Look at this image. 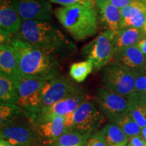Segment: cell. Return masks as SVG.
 Segmentation results:
<instances>
[{"mask_svg": "<svg viewBox=\"0 0 146 146\" xmlns=\"http://www.w3.org/2000/svg\"><path fill=\"white\" fill-rule=\"evenodd\" d=\"M14 36L59 60L69 57L76 50L75 43L52 21H23L21 28Z\"/></svg>", "mask_w": 146, "mask_h": 146, "instance_id": "1", "label": "cell"}, {"mask_svg": "<svg viewBox=\"0 0 146 146\" xmlns=\"http://www.w3.org/2000/svg\"><path fill=\"white\" fill-rule=\"evenodd\" d=\"M10 44L16 52L21 74L23 78L47 81L59 75V60L22 41L15 36Z\"/></svg>", "mask_w": 146, "mask_h": 146, "instance_id": "2", "label": "cell"}, {"mask_svg": "<svg viewBox=\"0 0 146 146\" xmlns=\"http://www.w3.org/2000/svg\"><path fill=\"white\" fill-rule=\"evenodd\" d=\"M54 15L75 41H83L94 36L99 29L94 3L58 7L54 10Z\"/></svg>", "mask_w": 146, "mask_h": 146, "instance_id": "3", "label": "cell"}, {"mask_svg": "<svg viewBox=\"0 0 146 146\" xmlns=\"http://www.w3.org/2000/svg\"><path fill=\"white\" fill-rule=\"evenodd\" d=\"M102 83L104 88L128 98L134 93L135 78L131 71L111 61L102 69Z\"/></svg>", "mask_w": 146, "mask_h": 146, "instance_id": "4", "label": "cell"}, {"mask_svg": "<svg viewBox=\"0 0 146 146\" xmlns=\"http://www.w3.org/2000/svg\"><path fill=\"white\" fill-rule=\"evenodd\" d=\"M115 35L110 31H104L95 39L84 45L81 54L94 64V70H101L112 61L114 56L113 41Z\"/></svg>", "mask_w": 146, "mask_h": 146, "instance_id": "5", "label": "cell"}, {"mask_svg": "<svg viewBox=\"0 0 146 146\" xmlns=\"http://www.w3.org/2000/svg\"><path fill=\"white\" fill-rule=\"evenodd\" d=\"M45 82L23 78L17 87L19 94L18 106L31 122L37 117L41 110V89Z\"/></svg>", "mask_w": 146, "mask_h": 146, "instance_id": "6", "label": "cell"}, {"mask_svg": "<svg viewBox=\"0 0 146 146\" xmlns=\"http://www.w3.org/2000/svg\"><path fill=\"white\" fill-rule=\"evenodd\" d=\"M83 89L73 79L66 76L58 75L45 81L41 89V110Z\"/></svg>", "mask_w": 146, "mask_h": 146, "instance_id": "7", "label": "cell"}, {"mask_svg": "<svg viewBox=\"0 0 146 146\" xmlns=\"http://www.w3.org/2000/svg\"><path fill=\"white\" fill-rule=\"evenodd\" d=\"M104 122V115L89 98L74 111L72 131L92 135L97 132Z\"/></svg>", "mask_w": 146, "mask_h": 146, "instance_id": "8", "label": "cell"}, {"mask_svg": "<svg viewBox=\"0 0 146 146\" xmlns=\"http://www.w3.org/2000/svg\"><path fill=\"white\" fill-rule=\"evenodd\" d=\"M98 108L110 123H114L128 114L130 110L129 98L108 90L104 87L98 89L96 96Z\"/></svg>", "mask_w": 146, "mask_h": 146, "instance_id": "9", "label": "cell"}, {"mask_svg": "<svg viewBox=\"0 0 146 146\" xmlns=\"http://www.w3.org/2000/svg\"><path fill=\"white\" fill-rule=\"evenodd\" d=\"M0 139L8 141L14 146H39L43 143L31 121L27 123L18 120L1 127Z\"/></svg>", "mask_w": 146, "mask_h": 146, "instance_id": "10", "label": "cell"}, {"mask_svg": "<svg viewBox=\"0 0 146 146\" xmlns=\"http://www.w3.org/2000/svg\"><path fill=\"white\" fill-rule=\"evenodd\" d=\"M23 23L16 8L15 0H0L1 43H10Z\"/></svg>", "mask_w": 146, "mask_h": 146, "instance_id": "11", "label": "cell"}, {"mask_svg": "<svg viewBox=\"0 0 146 146\" xmlns=\"http://www.w3.org/2000/svg\"><path fill=\"white\" fill-rule=\"evenodd\" d=\"M16 8L22 21H52V6L47 0H15Z\"/></svg>", "mask_w": 146, "mask_h": 146, "instance_id": "12", "label": "cell"}, {"mask_svg": "<svg viewBox=\"0 0 146 146\" xmlns=\"http://www.w3.org/2000/svg\"><path fill=\"white\" fill-rule=\"evenodd\" d=\"M89 99L84 89L56 102L47 108L42 110L33 121L50 119L56 116H64L69 113L74 112L78 107Z\"/></svg>", "mask_w": 146, "mask_h": 146, "instance_id": "13", "label": "cell"}, {"mask_svg": "<svg viewBox=\"0 0 146 146\" xmlns=\"http://www.w3.org/2000/svg\"><path fill=\"white\" fill-rule=\"evenodd\" d=\"M0 74L13 81L16 87L23 78L19 69L15 50L10 43L0 45Z\"/></svg>", "mask_w": 146, "mask_h": 146, "instance_id": "14", "label": "cell"}, {"mask_svg": "<svg viewBox=\"0 0 146 146\" xmlns=\"http://www.w3.org/2000/svg\"><path fill=\"white\" fill-rule=\"evenodd\" d=\"M112 61L118 63L131 71L133 74H135L145 70L146 56L136 45H133L116 53Z\"/></svg>", "mask_w": 146, "mask_h": 146, "instance_id": "15", "label": "cell"}, {"mask_svg": "<svg viewBox=\"0 0 146 146\" xmlns=\"http://www.w3.org/2000/svg\"><path fill=\"white\" fill-rule=\"evenodd\" d=\"M32 123L43 143L47 145L64 133H66L64 116H56L50 119L37 120L32 122Z\"/></svg>", "mask_w": 146, "mask_h": 146, "instance_id": "16", "label": "cell"}, {"mask_svg": "<svg viewBox=\"0 0 146 146\" xmlns=\"http://www.w3.org/2000/svg\"><path fill=\"white\" fill-rule=\"evenodd\" d=\"M96 7L99 27L116 35L123 28L121 10L108 3Z\"/></svg>", "mask_w": 146, "mask_h": 146, "instance_id": "17", "label": "cell"}, {"mask_svg": "<svg viewBox=\"0 0 146 146\" xmlns=\"http://www.w3.org/2000/svg\"><path fill=\"white\" fill-rule=\"evenodd\" d=\"M145 35L143 29L132 27L123 28L114 38L113 44L114 54L123 49L135 45Z\"/></svg>", "mask_w": 146, "mask_h": 146, "instance_id": "18", "label": "cell"}, {"mask_svg": "<svg viewBox=\"0 0 146 146\" xmlns=\"http://www.w3.org/2000/svg\"><path fill=\"white\" fill-rule=\"evenodd\" d=\"M104 138L108 146H126L129 138L115 123H110L98 131Z\"/></svg>", "mask_w": 146, "mask_h": 146, "instance_id": "19", "label": "cell"}, {"mask_svg": "<svg viewBox=\"0 0 146 146\" xmlns=\"http://www.w3.org/2000/svg\"><path fill=\"white\" fill-rule=\"evenodd\" d=\"M129 114L141 128L146 126V96L133 94L129 97Z\"/></svg>", "mask_w": 146, "mask_h": 146, "instance_id": "20", "label": "cell"}, {"mask_svg": "<svg viewBox=\"0 0 146 146\" xmlns=\"http://www.w3.org/2000/svg\"><path fill=\"white\" fill-rule=\"evenodd\" d=\"M18 88L13 81L0 74V103L18 105Z\"/></svg>", "mask_w": 146, "mask_h": 146, "instance_id": "21", "label": "cell"}, {"mask_svg": "<svg viewBox=\"0 0 146 146\" xmlns=\"http://www.w3.org/2000/svg\"><path fill=\"white\" fill-rule=\"evenodd\" d=\"M91 135L76 131L66 132L47 146H86L87 140Z\"/></svg>", "mask_w": 146, "mask_h": 146, "instance_id": "22", "label": "cell"}, {"mask_svg": "<svg viewBox=\"0 0 146 146\" xmlns=\"http://www.w3.org/2000/svg\"><path fill=\"white\" fill-rule=\"evenodd\" d=\"M22 116H26L21 107L10 104H0V126L18 121Z\"/></svg>", "mask_w": 146, "mask_h": 146, "instance_id": "23", "label": "cell"}, {"mask_svg": "<svg viewBox=\"0 0 146 146\" xmlns=\"http://www.w3.org/2000/svg\"><path fill=\"white\" fill-rule=\"evenodd\" d=\"M94 70V64L90 60H86L72 64L69 74L72 79L77 83H81L86 79L89 74Z\"/></svg>", "mask_w": 146, "mask_h": 146, "instance_id": "24", "label": "cell"}, {"mask_svg": "<svg viewBox=\"0 0 146 146\" xmlns=\"http://www.w3.org/2000/svg\"><path fill=\"white\" fill-rule=\"evenodd\" d=\"M113 123L118 125L129 138L139 135L141 133V128L135 121L129 113Z\"/></svg>", "mask_w": 146, "mask_h": 146, "instance_id": "25", "label": "cell"}, {"mask_svg": "<svg viewBox=\"0 0 146 146\" xmlns=\"http://www.w3.org/2000/svg\"><path fill=\"white\" fill-rule=\"evenodd\" d=\"M135 78V94L146 96V71L134 74Z\"/></svg>", "mask_w": 146, "mask_h": 146, "instance_id": "26", "label": "cell"}, {"mask_svg": "<svg viewBox=\"0 0 146 146\" xmlns=\"http://www.w3.org/2000/svg\"><path fill=\"white\" fill-rule=\"evenodd\" d=\"M86 146H108L104 138L99 131L93 133L87 140Z\"/></svg>", "mask_w": 146, "mask_h": 146, "instance_id": "27", "label": "cell"}, {"mask_svg": "<svg viewBox=\"0 0 146 146\" xmlns=\"http://www.w3.org/2000/svg\"><path fill=\"white\" fill-rule=\"evenodd\" d=\"M51 3H57L62 6H70L74 5H85L94 3L93 0H47Z\"/></svg>", "mask_w": 146, "mask_h": 146, "instance_id": "28", "label": "cell"}, {"mask_svg": "<svg viewBox=\"0 0 146 146\" xmlns=\"http://www.w3.org/2000/svg\"><path fill=\"white\" fill-rule=\"evenodd\" d=\"M126 146H146V141L140 135H139L129 138Z\"/></svg>", "mask_w": 146, "mask_h": 146, "instance_id": "29", "label": "cell"}, {"mask_svg": "<svg viewBox=\"0 0 146 146\" xmlns=\"http://www.w3.org/2000/svg\"><path fill=\"white\" fill-rule=\"evenodd\" d=\"M135 0H110L108 3L114 5L120 10L132 4Z\"/></svg>", "mask_w": 146, "mask_h": 146, "instance_id": "30", "label": "cell"}, {"mask_svg": "<svg viewBox=\"0 0 146 146\" xmlns=\"http://www.w3.org/2000/svg\"><path fill=\"white\" fill-rule=\"evenodd\" d=\"M135 45L144 55L146 56V35L136 43Z\"/></svg>", "mask_w": 146, "mask_h": 146, "instance_id": "31", "label": "cell"}, {"mask_svg": "<svg viewBox=\"0 0 146 146\" xmlns=\"http://www.w3.org/2000/svg\"><path fill=\"white\" fill-rule=\"evenodd\" d=\"M109 1L110 0H93L95 5H96V6L105 4V3H108L109 2Z\"/></svg>", "mask_w": 146, "mask_h": 146, "instance_id": "32", "label": "cell"}, {"mask_svg": "<svg viewBox=\"0 0 146 146\" xmlns=\"http://www.w3.org/2000/svg\"><path fill=\"white\" fill-rule=\"evenodd\" d=\"M0 146H14V145L9 143L8 141H5V140L0 139Z\"/></svg>", "mask_w": 146, "mask_h": 146, "instance_id": "33", "label": "cell"}, {"mask_svg": "<svg viewBox=\"0 0 146 146\" xmlns=\"http://www.w3.org/2000/svg\"><path fill=\"white\" fill-rule=\"evenodd\" d=\"M140 135H141L142 137L144 139V140L146 141V126L143 128H141Z\"/></svg>", "mask_w": 146, "mask_h": 146, "instance_id": "34", "label": "cell"}, {"mask_svg": "<svg viewBox=\"0 0 146 146\" xmlns=\"http://www.w3.org/2000/svg\"><path fill=\"white\" fill-rule=\"evenodd\" d=\"M136 1H140V2H142V3H145V4H146V0H136Z\"/></svg>", "mask_w": 146, "mask_h": 146, "instance_id": "35", "label": "cell"}, {"mask_svg": "<svg viewBox=\"0 0 146 146\" xmlns=\"http://www.w3.org/2000/svg\"><path fill=\"white\" fill-rule=\"evenodd\" d=\"M143 29L144 32H145V33L146 34V22H145V25H144V26H143Z\"/></svg>", "mask_w": 146, "mask_h": 146, "instance_id": "36", "label": "cell"}, {"mask_svg": "<svg viewBox=\"0 0 146 146\" xmlns=\"http://www.w3.org/2000/svg\"><path fill=\"white\" fill-rule=\"evenodd\" d=\"M18 146H35V145H18Z\"/></svg>", "mask_w": 146, "mask_h": 146, "instance_id": "37", "label": "cell"}, {"mask_svg": "<svg viewBox=\"0 0 146 146\" xmlns=\"http://www.w3.org/2000/svg\"><path fill=\"white\" fill-rule=\"evenodd\" d=\"M145 71H146V61H145Z\"/></svg>", "mask_w": 146, "mask_h": 146, "instance_id": "38", "label": "cell"}]
</instances>
